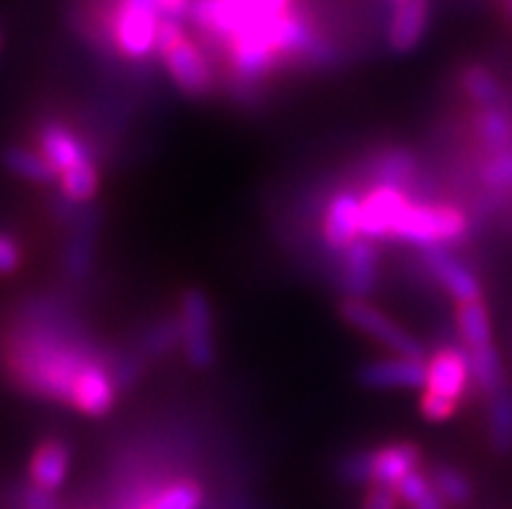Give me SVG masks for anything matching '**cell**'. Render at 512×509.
I'll return each mask as SVG.
<instances>
[{"label": "cell", "instance_id": "cell-3", "mask_svg": "<svg viewBox=\"0 0 512 509\" xmlns=\"http://www.w3.org/2000/svg\"><path fill=\"white\" fill-rule=\"evenodd\" d=\"M422 169L424 162L414 149L401 146V143H388V146H377V149L367 151L362 159L351 164L346 180L362 185L364 190L388 185L398 187L403 193H411Z\"/></svg>", "mask_w": 512, "mask_h": 509}, {"label": "cell", "instance_id": "cell-12", "mask_svg": "<svg viewBox=\"0 0 512 509\" xmlns=\"http://www.w3.org/2000/svg\"><path fill=\"white\" fill-rule=\"evenodd\" d=\"M411 203L414 200L409 198V193H403L398 187H370L362 195V203H359V237L388 242L390 234H393V226Z\"/></svg>", "mask_w": 512, "mask_h": 509}, {"label": "cell", "instance_id": "cell-16", "mask_svg": "<svg viewBox=\"0 0 512 509\" xmlns=\"http://www.w3.org/2000/svg\"><path fill=\"white\" fill-rule=\"evenodd\" d=\"M130 346L138 348L146 359L162 361L172 356L177 348H182V330L177 312H164V315L146 317L130 336Z\"/></svg>", "mask_w": 512, "mask_h": 509}, {"label": "cell", "instance_id": "cell-26", "mask_svg": "<svg viewBox=\"0 0 512 509\" xmlns=\"http://www.w3.org/2000/svg\"><path fill=\"white\" fill-rule=\"evenodd\" d=\"M487 434L494 452L505 455L512 450V390L507 385L489 395Z\"/></svg>", "mask_w": 512, "mask_h": 509}, {"label": "cell", "instance_id": "cell-10", "mask_svg": "<svg viewBox=\"0 0 512 509\" xmlns=\"http://www.w3.org/2000/svg\"><path fill=\"white\" fill-rule=\"evenodd\" d=\"M34 141H37L39 154L45 156L47 162L58 169V172L76 167V164L86 162V159L99 162L97 149L91 146L89 138L81 130L71 128V125L63 123V120H55V117L39 123L37 133H34Z\"/></svg>", "mask_w": 512, "mask_h": 509}, {"label": "cell", "instance_id": "cell-18", "mask_svg": "<svg viewBox=\"0 0 512 509\" xmlns=\"http://www.w3.org/2000/svg\"><path fill=\"white\" fill-rule=\"evenodd\" d=\"M422 450L414 442H393L372 452V484L396 489L409 473L419 471Z\"/></svg>", "mask_w": 512, "mask_h": 509}, {"label": "cell", "instance_id": "cell-22", "mask_svg": "<svg viewBox=\"0 0 512 509\" xmlns=\"http://www.w3.org/2000/svg\"><path fill=\"white\" fill-rule=\"evenodd\" d=\"M458 89L479 110H484V107H500L502 99H505V89H502L500 78L494 76L487 65L479 63H468L466 68L458 71Z\"/></svg>", "mask_w": 512, "mask_h": 509}, {"label": "cell", "instance_id": "cell-30", "mask_svg": "<svg viewBox=\"0 0 512 509\" xmlns=\"http://www.w3.org/2000/svg\"><path fill=\"white\" fill-rule=\"evenodd\" d=\"M476 177H479L484 190L492 193H510L512 190V149L497 151V154H484L476 164Z\"/></svg>", "mask_w": 512, "mask_h": 509}, {"label": "cell", "instance_id": "cell-34", "mask_svg": "<svg viewBox=\"0 0 512 509\" xmlns=\"http://www.w3.org/2000/svg\"><path fill=\"white\" fill-rule=\"evenodd\" d=\"M24 265V247L13 234L0 232V278L13 276Z\"/></svg>", "mask_w": 512, "mask_h": 509}, {"label": "cell", "instance_id": "cell-20", "mask_svg": "<svg viewBox=\"0 0 512 509\" xmlns=\"http://www.w3.org/2000/svg\"><path fill=\"white\" fill-rule=\"evenodd\" d=\"M99 232H102V221H91V224L76 226V229L68 232L60 268H63V276L71 284H81V281L89 278L91 268H94V258H97Z\"/></svg>", "mask_w": 512, "mask_h": 509}, {"label": "cell", "instance_id": "cell-27", "mask_svg": "<svg viewBox=\"0 0 512 509\" xmlns=\"http://www.w3.org/2000/svg\"><path fill=\"white\" fill-rule=\"evenodd\" d=\"M468 359H471V377H474V385L479 393L494 395L505 387V369H502L500 351L494 348V343L492 346L471 348Z\"/></svg>", "mask_w": 512, "mask_h": 509}, {"label": "cell", "instance_id": "cell-21", "mask_svg": "<svg viewBox=\"0 0 512 509\" xmlns=\"http://www.w3.org/2000/svg\"><path fill=\"white\" fill-rule=\"evenodd\" d=\"M0 162H3L8 172L26 182H34V185H55L60 180L58 169L39 154V149L13 143V146H6V149L0 151Z\"/></svg>", "mask_w": 512, "mask_h": 509}, {"label": "cell", "instance_id": "cell-37", "mask_svg": "<svg viewBox=\"0 0 512 509\" xmlns=\"http://www.w3.org/2000/svg\"><path fill=\"white\" fill-rule=\"evenodd\" d=\"M156 3H159L164 16H175V19L188 21V11L193 0H156Z\"/></svg>", "mask_w": 512, "mask_h": 509}, {"label": "cell", "instance_id": "cell-35", "mask_svg": "<svg viewBox=\"0 0 512 509\" xmlns=\"http://www.w3.org/2000/svg\"><path fill=\"white\" fill-rule=\"evenodd\" d=\"M21 509H60L52 491L29 484L21 489Z\"/></svg>", "mask_w": 512, "mask_h": 509}, {"label": "cell", "instance_id": "cell-8", "mask_svg": "<svg viewBox=\"0 0 512 509\" xmlns=\"http://www.w3.org/2000/svg\"><path fill=\"white\" fill-rule=\"evenodd\" d=\"M427 276L440 286L455 302H476L481 299L479 276L461 255H455L450 245H424L416 247Z\"/></svg>", "mask_w": 512, "mask_h": 509}, {"label": "cell", "instance_id": "cell-11", "mask_svg": "<svg viewBox=\"0 0 512 509\" xmlns=\"http://www.w3.org/2000/svg\"><path fill=\"white\" fill-rule=\"evenodd\" d=\"M471 359H468L466 346H455V343H445L437 346L435 354L427 361V393L442 395L455 403H461L466 393L471 390Z\"/></svg>", "mask_w": 512, "mask_h": 509}, {"label": "cell", "instance_id": "cell-23", "mask_svg": "<svg viewBox=\"0 0 512 509\" xmlns=\"http://www.w3.org/2000/svg\"><path fill=\"white\" fill-rule=\"evenodd\" d=\"M474 136L484 154L512 149V117L502 107H484L474 117Z\"/></svg>", "mask_w": 512, "mask_h": 509}, {"label": "cell", "instance_id": "cell-38", "mask_svg": "<svg viewBox=\"0 0 512 509\" xmlns=\"http://www.w3.org/2000/svg\"><path fill=\"white\" fill-rule=\"evenodd\" d=\"M507 11H510V16H512V0H507Z\"/></svg>", "mask_w": 512, "mask_h": 509}, {"label": "cell", "instance_id": "cell-39", "mask_svg": "<svg viewBox=\"0 0 512 509\" xmlns=\"http://www.w3.org/2000/svg\"><path fill=\"white\" fill-rule=\"evenodd\" d=\"M388 3H393V6H396V3H401V0H388Z\"/></svg>", "mask_w": 512, "mask_h": 509}, {"label": "cell", "instance_id": "cell-28", "mask_svg": "<svg viewBox=\"0 0 512 509\" xmlns=\"http://www.w3.org/2000/svg\"><path fill=\"white\" fill-rule=\"evenodd\" d=\"M60 190L68 198L78 200V203H91L94 195L99 193L102 185V174H99V162L86 159V162L76 164V167L60 172Z\"/></svg>", "mask_w": 512, "mask_h": 509}, {"label": "cell", "instance_id": "cell-36", "mask_svg": "<svg viewBox=\"0 0 512 509\" xmlns=\"http://www.w3.org/2000/svg\"><path fill=\"white\" fill-rule=\"evenodd\" d=\"M398 504H401V499H398L396 489H388V486H370L362 509H398Z\"/></svg>", "mask_w": 512, "mask_h": 509}, {"label": "cell", "instance_id": "cell-19", "mask_svg": "<svg viewBox=\"0 0 512 509\" xmlns=\"http://www.w3.org/2000/svg\"><path fill=\"white\" fill-rule=\"evenodd\" d=\"M102 364L110 374L117 395L133 393L151 367V361L130 343H104Z\"/></svg>", "mask_w": 512, "mask_h": 509}, {"label": "cell", "instance_id": "cell-32", "mask_svg": "<svg viewBox=\"0 0 512 509\" xmlns=\"http://www.w3.org/2000/svg\"><path fill=\"white\" fill-rule=\"evenodd\" d=\"M372 452L375 450H354L346 452L344 458L338 460L336 473L341 481L357 486L372 484Z\"/></svg>", "mask_w": 512, "mask_h": 509}, {"label": "cell", "instance_id": "cell-33", "mask_svg": "<svg viewBox=\"0 0 512 509\" xmlns=\"http://www.w3.org/2000/svg\"><path fill=\"white\" fill-rule=\"evenodd\" d=\"M458 406L461 403H455V400L450 398H442V395H435V393H427L424 390L422 400H419V411H422V416L427 421H432V424H445V421H450L458 413Z\"/></svg>", "mask_w": 512, "mask_h": 509}, {"label": "cell", "instance_id": "cell-25", "mask_svg": "<svg viewBox=\"0 0 512 509\" xmlns=\"http://www.w3.org/2000/svg\"><path fill=\"white\" fill-rule=\"evenodd\" d=\"M206 491L195 478H172L162 489H156L138 509H201Z\"/></svg>", "mask_w": 512, "mask_h": 509}, {"label": "cell", "instance_id": "cell-6", "mask_svg": "<svg viewBox=\"0 0 512 509\" xmlns=\"http://www.w3.org/2000/svg\"><path fill=\"white\" fill-rule=\"evenodd\" d=\"M162 63L167 68L172 84L190 99H206L219 91V81H216L214 60L208 58V52L203 50L201 42L193 37H185L177 42L172 50L162 55Z\"/></svg>", "mask_w": 512, "mask_h": 509}, {"label": "cell", "instance_id": "cell-17", "mask_svg": "<svg viewBox=\"0 0 512 509\" xmlns=\"http://www.w3.org/2000/svg\"><path fill=\"white\" fill-rule=\"evenodd\" d=\"M71 471V450L63 439H42L29 460V484L45 491H60Z\"/></svg>", "mask_w": 512, "mask_h": 509}, {"label": "cell", "instance_id": "cell-4", "mask_svg": "<svg viewBox=\"0 0 512 509\" xmlns=\"http://www.w3.org/2000/svg\"><path fill=\"white\" fill-rule=\"evenodd\" d=\"M182 330V354L195 372H208L216 364V336H214V310L211 299L203 289L182 291L177 307Z\"/></svg>", "mask_w": 512, "mask_h": 509}, {"label": "cell", "instance_id": "cell-14", "mask_svg": "<svg viewBox=\"0 0 512 509\" xmlns=\"http://www.w3.org/2000/svg\"><path fill=\"white\" fill-rule=\"evenodd\" d=\"M429 26V0H401L390 13L385 39L393 55H409L422 45Z\"/></svg>", "mask_w": 512, "mask_h": 509}, {"label": "cell", "instance_id": "cell-2", "mask_svg": "<svg viewBox=\"0 0 512 509\" xmlns=\"http://www.w3.org/2000/svg\"><path fill=\"white\" fill-rule=\"evenodd\" d=\"M476 224L466 206L455 200L440 203H411L393 226L390 239L406 245H463L474 234Z\"/></svg>", "mask_w": 512, "mask_h": 509}, {"label": "cell", "instance_id": "cell-9", "mask_svg": "<svg viewBox=\"0 0 512 509\" xmlns=\"http://www.w3.org/2000/svg\"><path fill=\"white\" fill-rule=\"evenodd\" d=\"M367 193L362 185L346 182L333 193L320 219V245L331 252L333 258L359 237V203Z\"/></svg>", "mask_w": 512, "mask_h": 509}, {"label": "cell", "instance_id": "cell-24", "mask_svg": "<svg viewBox=\"0 0 512 509\" xmlns=\"http://www.w3.org/2000/svg\"><path fill=\"white\" fill-rule=\"evenodd\" d=\"M455 333H458V338H461L468 351L492 346V320H489V310L481 299L461 302L455 307Z\"/></svg>", "mask_w": 512, "mask_h": 509}, {"label": "cell", "instance_id": "cell-5", "mask_svg": "<svg viewBox=\"0 0 512 509\" xmlns=\"http://www.w3.org/2000/svg\"><path fill=\"white\" fill-rule=\"evenodd\" d=\"M338 312H341V317L351 328H357L364 336L375 338L377 343L390 348L393 354L406 356V359L427 361V348L416 341L411 333H406L396 320H390L383 310H377L375 304L367 302V299H344V302L338 304Z\"/></svg>", "mask_w": 512, "mask_h": 509}, {"label": "cell", "instance_id": "cell-29", "mask_svg": "<svg viewBox=\"0 0 512 509\" xmlns=\"http://www.w3.org/2000/svg\"><path fill=\"white\" fill-rule=\"evenodd\" d=\"M396 494L409 509H448V502L435 489L429 473L414 471L396 486Z\"/></svg>", "mask_w": 512, "mask_h": 509}, {"label": "cell", "instance_id": "cell-1", "mask_svg": "<svg viewBox=\"0 0 512 509\" xmlns=\"http://www.w3.org/2000/svg\"><path fill=\"white\" fill-rule=\"evenodd\" d=\"M299 0H193L188 21L198 32V42L214 58L219 47L247 26L273 19L297 6Z\"/></svg>", "mask_w": 512, "mask_h": 509}, {"label": "cell", "instance_id": "cell-15", "mask_svg": "<svg viewBox=\"0 0 512 509\" xmlns=\"http://www.w3.org/2000/svg\"><path fill=\"white\" fill-rule=\"evenodd\" d=\"M359 385L370 390H393V387H424L427 385V361L419 359H377L362 364L357 372Z\"/></svg>", "mask_w": 512, "mask_h": 509}, {"label": "cell", "instance_id": "cell-31", "mask_svg": "<svg viewBox=\"0 0 512 509\" xmlns=\"http://www.w3.org/2000/svg\"><path fill=\"white\" fill-rule=\"evenodd\" d=\"M429 478H432V484L435 489L440 491L442 499L448 504H468L471 497H474V484H471V478L466 473H461L453 465L437 463L429 468Z\"/></svg>", "mask_w": 512, "mask_h": 509}, {"label": "cell", "instance_id": "cell-40", "mask_svg": "<svg viewBox=\"0 0 512 509\" xmlns=\"http://www.w3.org/2000/svg\"><path fill=\"white\" fill-rule=\"evenodd\" d=\"M0 45H3V39H0Z\"/></svg>", "mask_w": 512, "mask_h": 509}, {"label": "cell", "instance_id": "cell-7", "mask_svg": "<svg viewBox=\"0 0 512 509\" xmlns=\"http://www.w3.org/2000/svg\"><path fill=\"white\" fill-rule=\"evenodd\" d=\"M380 242L367 237H357L341 255H336L333 284L344 294V299L375 297L380 286Z\"/></svg>", "mask_w": 512, "mask_h": 509}, {"label": "cell", "instance_id": "cell-13", "mask_svg": "<svg viewBox=\"0 0 512 509\" xmlns=\"http://www.w3.org/2000/svg\"><path fill=\"white\" fill-rule=\"evenodd\" d=\"M115 400L117 390L112 385L107 369H104L102 359L86 364L76 377V382H73L71 408H76L78 413H84L89 419H102V416L112 411Z\"/></svg>", "mask_w": 512, "mask_h": 509}]
</instances>
